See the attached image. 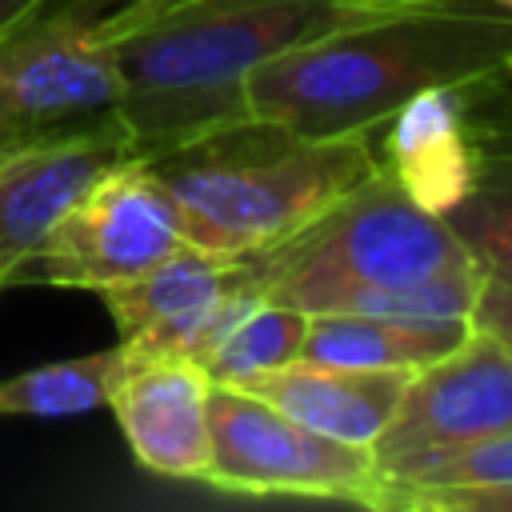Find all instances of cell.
<instances>
[{
	"instance_id": "obj_1",
	"label": "cell",
	"mask_w": 512,
	"mask_h": 512,
	"mask_svg": "<svg viewBox=\"0 0 512 512\" xmlns=\"http://www.w3.org/2000/svg\"><path fill=\"white\" fill-rule=\"evenodd\" d=\"M420 0H116L104 12L136 156L240 120L252 68Z\"/></svg>"
},
{
	"instance_id": "obj_2",
	"label": "cell",
	"mask_w": 512,
	"mask_h": 512,
	"mask_svg": "<svg viewBox=\"0 0 512 512\" xmlns=\"http://www.w3.org/2000/svg\"><path fill=\"white\" fill-rule=\"evenodd\" d=\"M512 76V12L496 0H420L252 68L240 112L308 136L380 132L412 100Z\"/></svg>"
},
{
	"instance_id": "obj_3",
	"label": "cell",
	"mask_w": 512,
	"mask_h": 512,
	"mask_svg": "<svg viewBox=\"0 0 512 512\" xmlns=\"http://www.w3.org/2000/svg\"><path fill=\"white\" fill-rule=\"evenodd\" d=\"M176 204L188 244L260 252L380 168L376 132L308 136L264 116H240L140 156Z\"/></svg>"
},
{
	"instance_id": "obj_4",
	"label": "cell",
	"mask_w": 512,
	"mask_h": 512,
	"mask_svg": "<svg viewBox=\"0 0 512 512\" xmlns=\"http://www.w3.org/2000/svg\"><path fill=\"white\" fill-rule=\"evenodd\" d=\"M240 256L252 296L300 312H320L356 288L420 280L472 264L448 224L384 164L284 240Z\"/></svg>"
},
{
	"instance_id": "obj_5",
	"label": "cell",
	"mask_w": 512,
	"mask_h": 512,
	"mask_svg": "<svg viewBox=\"0 0 512 512\" xmlns=\"http://www.w3.org/2000/svg\"><path fill=\"white\" fill-rule=\"evenodd\" d=\"M104 0H52L0 32V144L112 116L124 80Z\"/></svg>"
},
{
	"instance_id": "obj_6",
	"label": "cell",
	"mask_w": 512,
	"mask_h": 512,
	"mask_svg": "<svg viewBox=\"0 0 512 512\" xmlns=\"http://www.w3.org/2000/svg\"><path fill=\"white\" fill-rule=\"evenodd\" d=\"M208 436L212 456L204 484L220 492L312 496L368 508L380 484L368 448L320 436L232 384H208Z\"/></svg>"
},
{
	"instance_id": "obj_7",
	"label": "cell",
	"mask_w": 512,
	"mask_h": 512,
	"mask_svg": "<svg viewBox=\"0 0 512 512\" xmlns=\"http://www.w3.org/2000/svg\"><path fill=\"white\" fill-rule=\"evenodd\" d=\"M184 244L180 216L156 172L132 156L108 168L16 268L12 288L48 284L100 292L140 276Z\"/></svg>"
},
{
	"instance_id": "obj_8",
	"label": "cell",
	"mask_w": 512,
	"mask_h": 512,
	"mask_svg": "<svg viewBox=\"0 0 512 512\" xmlns=\"http://www.w3.org/2000/svg\"><path fill=\"white\" fill-rule=\"evenodd\" d=\"M504 428H512V348L472 324L456 348L408 376L388 428L372 444V464L388 480Z\"/></svg>"
},
{
	"instance_id": "obj_9",
	"label": "cell",
	"mask_w": 512,
	"mask_h": 512,
	"mask_svg": "<svg viewBox=\"0 0 512 512\" xmlns=\"http://www.w3.org/2000/svg\"><path fill=\"white\" fill-rule=\"evenodd\" d=\"M116 324V344L136 360H192L216 344L224 324L252 300L244 284V256L180 244L132 280L96 292Z\"/></svg>"
},
{
	"instance_id": "obj_10",
	"label": "cell",
	"mask_w": 512,
	"mask_h": 512,
	"mask_svg": "<svg viewBox=\"0 0 512 512\" xmlns=\"http://www.w3.org/2000/svg\"><path fill=\"white\" fill-rule=\"evenodd\" d=\"M132 136L112 116L0 144V292L44 244L64 212L116 164L132 160Z\"/></svg>"
},
{
	"instance_id": "obj_11",
	"label": "cell",
	"mask_w": 512,
	"mask_h": 512,
	"mask_svg": "<svg viewBox=\"0 0 512 512\" xmlns=\"http://www.w3.org/2000/svg\"><path fill=\"white\" fill-rule=\"evenodd\" d=\"M436 216L484 276L512 284V76L472 84L464 172Z\"/></svg>"
},
{
	"instance_id": "obj_12",
	"label": "cell",
	"mask_w": 512,
	"mask_h": 512,
	"mask_svg": "<svg viewBox=\"0 0 512 512\" xmlns=\"http://www.w3.org/2000/svg\"><path fill=\"white\" fill-rule=\"evenodd\" d=\"M208 376L192 360H136L120 376L108 408L140 468L168 480L204 484L208 436Z\"/></svg>"
},
{
	"instance_id": "obj_13",
	"label": "cell",
	"mask_w": 512,
	"mask_h": 512,
	"mask_svg": "<svg viewBox=\"0 0 512 512\" xmlns=\"http://www.w3.org/2000/svg\"><path fill=\"white\" fill-rule=\"evenodd\" d=\"M408 376H412L408 368H344V364H316L296 356L232 388L268 400L272 408H280L284 416L300 420L320 436L372 452L376 436L388 428L404 396Z\"/></svg>"
},
{
	"instance_id": "obj_14",
	"label": "cell",
	"mask_w": 512,
	"mask_h": 512,
	"mask_svg": "<svg viewBox=\"0 0 512 512\" xmlns=\"http://www.w3.org/2000/svg\"><path fill=\"white\" fill-rule=\"evenodd\" d=\"M468 324H400L364 312H308L300 360L344 368H424L460 344Z\"/></svg>"
},
{
	"instance_id": "obj_15",
	"label": "cell",
	"mask_w": 512,
	"mask_h": 512,
	"mask_svg": "<svg viewBox=\"0 0 512 512\" xmlns=\"http://www.w3.org/2000/svg\"><path fill=\"white\" fill-rule=\"evenodd\" d=\"M128 372V356L120 344L56 364H40L0 380V420L32 416V420H60L108 408L120 376Z\"/></svg>"
},
{
	"instance_id": "obj_16",
	"label": "cell",
	"mask_w": 512,
	"mask_h": 512,
	"mask_svg": "<svg viewBox=\"0 0 512 512\" xmlns=\"http://www.w3.org/2000/svg\"><path fill=\"white\" fill-rule=\"evenodd\" d=\"M304 328H308V312L252 296L224 324L216 344L204 352L200 368L212 384H240L256 372L296 360L304 348Z\"/></svg>"
},
{
	"instance_id": "obj_17",
	"label": "cell",
	"mask_w": 512,
	"mask_h": 512,
	"mask_svg": "<svg viewBox=\"0 0 512 512\" xmlns=\"http://www.w3.org/2000/svg\"><path fill=\"white\" fill-rule=\"evenodd\" d=\"M500 480H512V428L440 452L432 460H420L380 480L376 488H440V484H500Z\"/></svg>"
},
{
	"instance_id": "obj_18",
	"label": "cell",
	"mask_w": 512,
	"mask_h": 512,
	"mask_svg": "<svg viewBox=\"0 0 512 512\" xmlns=\"http://www.w3.org/2000/svg\"><path fill=\"white\" fill-rule=\"evenodd\" d=\"M368 508L396 512H512V480L440 484V488H376Z\"/></svg>"
},
{
	"instance_id": "obj_19",
	"label": "cell",
	"mask_w": 512,
	"mask_h": 512,
	"mask_svg": "<svg viewBox=\"0 0 512 512\" xmlns=\"http://www.w3.org/2000/svg\"><path fill=\"white\" fill-rule=\"evenodd\" d=\"M472 324L500 336L512 348V284L484 276L480 292H476V304H472Z\"/></svg>"
},
{
	"instance_id": "obj_20",
	"label": "cell",
	"mask_w": 512,
	"mask_h": 512,
	"mask_svg": "<svg viewBox=\"0 0 512 512\" xmlns=\"http://www.w3.org/2000/svg\"><path fill=\"white\" fill-rule=\"evenodd\" d=\"M44 4H52V0H0V32H8L12 24H20L24 16H32Z\"/></svg>"
},
{
	"instance_id": "obj_21",
	"label": "cell",
	"mask_w": 512,
	"mask_h": 512,
	"mask_svg": "<svg viewBox=\"0 0 512 512\" xmlns=\"http://www.w3.org/2000/svg\"><path fill=\"white\" fill-rule=\"evenodd\" d=\"M496 4H504V8H508V12H512V0H496Z\"/></svg>"
}]
</instances>
